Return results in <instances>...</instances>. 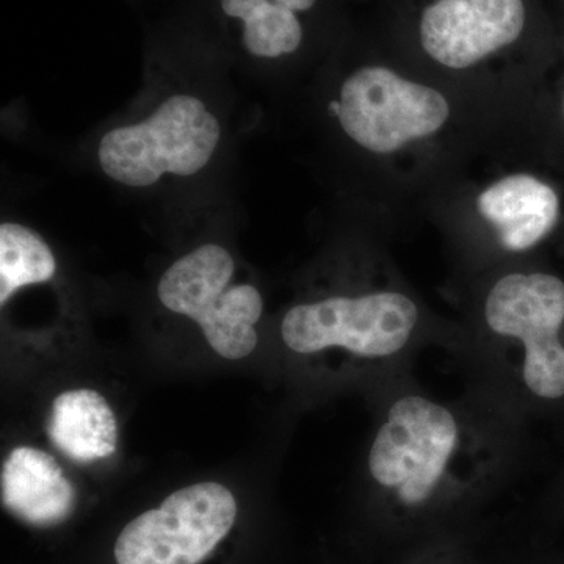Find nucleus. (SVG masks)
<instances>
[{
  "instance_id": "nucleus-5",
  "label": "nucleus",
  "mask_w": 564,
  "mask_h": 564,
  "mask_svg": "<svg viewBox=\"0 0 564 564\" xmlns=\"http://www.w3.org/2000/svg\"><path fill=\"white\" fill-rule=\"evenodd\" d=\"M417 321V306L403 293L334 296L292 307L282 321L281 336L302 355L343 347L364 358H384L402 350Z\"/></svg>"
},
{
  "instance_id": "nucleus-7",
  "label": "nucleus",
  "mask_w": 564,
  "mask_h": 564,
  "mask_svg": "<svg viewBox=\"0 0 564 564\" xmlns=\"http://www.w3.org/2000/svg\"><path fill=\"white\" fill-rule=\"evenodd\" d=\"M485 317L500 336L524 343V380L541 399L564 395V282L552 274L513 273L496 282L486 300Z\"/></svg>"
},
{
  "instance_id": "nucleus-6",
  "label": "nucleus",
  "mask_w": 564,
  "mask_h": 564,
  "mask_svg": "<svg viewBox=\"0 0 564 564\" xmlns=\"http://www.w3.org/2000/svg\"><path fill=\"white\" fill-rule=\"evenodd\" d=\"M458 441L451 411L422 397H404L392 404L369 456L372 477L399 491L406 505L429 499L443 478Z\"/></svg>"
},
{
  "instance_id": "nucleus-1",
  "label": "nucleus",
  "mask_w": 564,
  "mask_h": 564,
  "mask_svg": "<svg viewBox=\"0 0 564 564\" xmlns=\"http://www.w3.org/2000/svg\"><path fill=\"white\" fill-rule=\"evenodd\" d=\"M220 140V122L202 99L174 95L147 120L107 132L99 141L98 162L118 184L151 187L165 174L202 172Z\"/></svg>"
},
{
  "instance_id": "nucleus-3",
  "label": "nucleus",
  "mask_w": 564,
  "mask_h": 564,
  "mask_svg": "<svg viewBox=\"0 0 564 564\" xmlns=\"http://www.w3.org/2000/svg\"><path fill=\"white\" fill-rule=\"evenodd\" d=\"M332 109L356 144L381 155L440 132L451 117L443 93L375 65L344 82Z\"/></svg>"
},
{
  "instance_id": "nucleus-9",
  "label": "nucleus",
  "mask_w": 564,
  "mask_h": 564,
  "mask_svg": "<svg viewBox=\"0 0 564 564\" xmlns=\"http://www.w3.org/2000/svg\"><path fill=\"white\" fill-rule=\"evenodd\" d=\"M2 503L32 527L61 525L76 507V489L46 452L18 447L2 467Z\"/></svg>"
},
{
  "instance_id": "nucleus-12",
  "label": "nucleus",
  "mask_w": 564,
  "mask_h": 564,
  "mask_svg": "<svg viewBox=\"0 0 564 564\" xmlns=\"http://www.w3.org/2000/svg\"><path fill=\"white\" fill-rule=\"evenodd\" d=\"M318 0H218L221 13L239 32L251 57L276 61L300 50L304 40L302 14Z\"/></svg>"
},
{
  "instance_id": "nucleus-11",
  "label": "nucleus",
  "mask_w": 564,
  "mask_h": 564,
  "mask_svg": "<svg viewBox=\"0 0 564 564\" xmlns=\"http://www.w3.org/2000/svg\"><path fill=\"white\" fill-rule=\"evenodd\" d=\"M47 434L52 444L76 463L109 458L118 445V426L110 404L91 389L61 393L52 404Z\"/></svg>"
},
{
  "instance_id": "nucleus-13",
  "label": "nucleus",
  "mask_w": 564,
  "mask_h": 564,
  "mask_svg": "<svg viewBox=\"0 0 564 564\" xmlns=\"http://www.w3.org/2000/svg\"><path fill=\"white\" fill-rule=\"evenodd\" d=\"M57 261L50 245L18 223L0 226V304L9 302L25 285L54 278Z\"/></svg>"
},
{
  "instance_id": "nucleus-8",
  "label": "nucleus",
  "mask_w": 564,
  "mask_h": 564,
  "mask_svg": "<svg viewBox=\"0 0 564 564\" xmlns=\"http://www.w3.org/2000/svg\"><path fill=\"white\" fill-rule=\"evenodd\" d=\"M524 28V0H434L423 10L419 35L432 61L462 70L511 46Z\"/></svg>"
},
{
  "instance_id": "nucleus-2",
  "label": "nucleus",
  "mask_w": 564,
  "mask_h": 564,
  "mask_svg": "<svg viewBox=\"0 0 564 564\" xmlns=\"http://www.w3.org/2000/svg\"><path fill=\"white\" fill-rule=\"evenodd\" d=\"M236 263L220 245L207 243L182 256L159 282L166 310L198 323L207 343L226 359L247 358L258 345L261 293L251 284H234Z\"/></svg>"
},
{
  "instance_id": "nucleus-14",
  "label": "nucleus",
  "mask_w": 564,
  "mask_h": 564,
  "mask_svg": "<svg viewBox=\"0 0 564 564\" xmlns=\"http://www.w3.org/2000/svg\"><path fill=\"white\" fill-rule=\"evenodd\" d=\"M563 113H564V101H563Z\"/></svg>"
},
{
  "instance_id": "nucleus-4",
  "label": "nucleus",
  "mask_w": 564,
  "mask_h": 564,
  "mask_svg": "<svg viewBox=\"0 0 564 564\" xmlns=\"http://www.w3.org/2000/svg\"><path fill=\"white\" fill-rule=\"evenodd\" d=\"M236 497L220 484H196L166 497L122 529L117 564H202L231 533Z\"/></svg>"
},
{
  "instance_id": "nucleus-10",
  "label": "nucleus",
  "mask_w": 564,
  "mask_h": 564,
  "mask_svg": "<svg viewBox=\"0 0 564 564\" xmlns=\"http://www.w3.org/2000/svg\"><path fill=\"white\" fill-rule=\"evenodd\" d=\"M478 212L499 232L510 251H525L554 229L560 199L551 185L529 174L497 181L477 199Z\"/></svg>"
}]
</instances>
